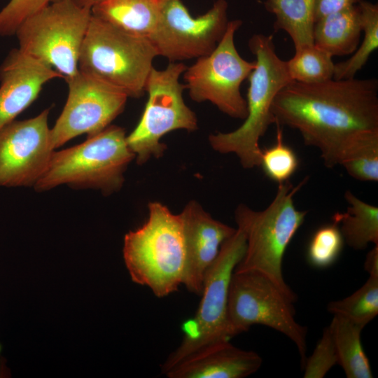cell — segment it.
<instances>
[{"instance_id":"obj_1","label":"cell","mask_w":378,"mask_h":378,"mask_svg":"<svg viewBox=\"0 0 378 378\" xmlns=\"http://www.w3.org/2000/svg\"><path fill=\"white\" fill-rule=\"evenodd\" d=\"M271 109L275 124L297 130L306 146L319 150L328 168L378 144L376 78L293 80L278 92Z\"/></svg>"},{"instance_id":"obj_2","label":"cell","mask_w":378,"mask_h":378,"mask_svg":"<svg viewBox=\"0 0 378 378\" xmlns=\"http://www.w3.org/2000/svg\"><path fill=\"white\" fill-rule=\"evenodd\" d=\"M307 180L298 186L290 180L278 185L275 197L262 211L240 204L234 212L237 227L246 237V250L234 272H255L275 284L293 302L297 295L286 283L282 263L286 248L303 224L307 211L297 209L294 196Z\"/></svg>"},{"instance_id":"obj_3","label":"cell","mask_w":378,"mask_h":378,"mask_svg":"<svg viewBox=\"0 0 378 378\" xmlns=\"http://www.w3.org/2000/svg\"><path fill=\"white\" fill-rule=\"evenodd\" d=\"M123 258L133 282L157 298L177 291L183 284L186 247L179 214L158 202L148 204V218L124 238Z\"/></svg>"},{"instance_id":"obj_4","label":"cell","mask_w":378,"mask_h":378,"mask_svg":"<svg viewBox=\"0 0 378 378\" xmlns=\"http://www.w3.org/2000/svg\"><path fill=\"white\" fill-rule=\"evenodd\" d=\"M248 45L256 59L255 67L248 77L247 115L238 128L211 134L209 141L216 151L234 153L244 168L251 169L260 166V138L275 124L272 102L278 92L293 80L286 61L276 54L272 35L254 34Z\"/></svg>"},{"instance_id":"obj_5","label":"cell","mask_w":378,"mask_h":378,"mask_svg":"<svg viewBox=\"0 0 378 378\" xmlns=\"http://www.w3.org/2000/svg\"><path fill=\"white\" fill-rule=\"evenodd\" d=\"M123 128L109 125L84 142L52 153L48 167L34 186L37 191L66 184L112 193L122 187L123 174L135 158Z\"/></svg>"},{"instance_id":"obj_6","label":"cell","mask_w":378,"mask_h":378,"mask_svg":"<svg viewBox=\"0 0 378 378\" xmlns=\"http://www.w3.org/2000/svg\"><path fill=\"white\" fill-rule=\"evenodd\" d=\"M158 56L146 38L127 32L92 15L78 61L80 71L138 98L145 92Z\"/></svg>"},{"instance_id":"obj_7","label":"cell","mask_w":378,"mask_h":378,"mask_svg":"<svg viewBox=\"0 0 378 378\" xmlns=\"http://www.w3.org/2000/svg\"><path fill=\"white\" fill-rule=\"evenodd\" d=\"M246 245L245 235L238 227L222 244L205 274L197 312L183 323V340L162 364V374L200 349L234 337L228 321V293L232 274L244 256Z\"/></svg>"},{"instance_id":"obj_8","label":"cell","mask_w":378,"mask_h":378,"mask_svg":"<svg viewBox=\"0 0 378 378\" xmlns=\"http://www.w3.org/2000/svg\"><path fill=\"white\" fill-rule=\"evenodd\" d=\"M91 9L74 0H57L24 20L16 35L24 53L59 73L64 78L79 71L81 46Z\"/></svg>"},{"instance_id":"obj_9","label":"cell","mask_w":378,"mask_h":378,"mask_svg":"<svg viewBox=\"0 0 378 378\" xmlns=\"http://www.w3.org/2000/svg\"><path fill=\"white\" fill-rule=\"evenodd\" d=\"M186 68L181 62H170L161 70L152 68L145 86L148 96L145 108L136 127L126 136L138 164L163 155L167 146L160 139L167 133L197 130L196 115L184 102L186 86L179 80Z\"/></svg>"},{"instance_id":"obj_10","label":"cell","mask_w":378,"mask_h":378,"mask_svg":"<svg viewBox=\"0 0 378 378\" xmlns=\"http://www.w3.org/2000/svg\"><path fill=\"white\" fill-rule=\"evenodd\" d=\"M293 302L267 277L255 272H234L231 278L227 314L234 336L253 325L271 328L296 346L301 367L307 359V329L295 319Z\"/></svg>"},{"instance_id":"obj_11","label":"cell","mask_w":378,"mask_h":378,"mask_svg":"<svg viewBox=\"0 0 378 378\" xmlns=\"http://www.w3.org/2000/svg\"><path fill=\"white\" fill-rule=\"evenodd\" d=\"M241 20L229 21L222 38L209 55L196 59L183 73L186 89L197 102H210L226 115L244 120L246 100L241 85L255 67V62L244 59L234 44V34Z\"/></svg>"},{"instance_id":"obj_12","label":"cell","mask_w":378,"mask_h":378,"mask_svg":"<svg viewBox=\"0 0 378 378\" xmlns=\"http://www.w3.org/2000/svg\"><path fill=\"white\" fill-rule=\"evenodd\" d=\"M226 0L192 17L181 0H172L149 36L158 56L170 62L197 59L210 54L222 38L230 20Z\"/></svg>"},{"instance_id":"obj_13","label":"cell","mask_w":378,"mask_h":378,"mask_svg":"<svg viewBox=\"0 0 378 378\" xmlns=\"http://www.w3.org/2000/svg\"><path fill=\"white\" fill-rule=\"evenodd\" d=\"M64 79L68 85L66 102L50 129L54 149L80 134L90 136L104 130L123 111L129 97L118 88L80 71Z\"/></svg>"},{"instance_id":"obj_14","label":"cell","mask_w":378,"mask_h":378,"mask_svg":"<svg viewBox=\"0 0 378 378\" xmlns=\"http://www.w3.org/2000/svg\"><path fill=\"white\" fill-rule=\"evenodd\" d=\"M48 115L46 108L0 128V186H34L43 175L55 150Z\"/></svg>"},{"instance_id":"obj_15","label":"cell","mask_w":378,"mask_h":378,"mask_svg":"<svg viewBox=\"0 0 378 378\" xmlns=\"http://www.w3.org/2000/svg\"><path fill=\"white\" fill-rule=\"evenodd\" d=\"M179 215L186 247L182 284L188 291L200 295L207 270L236 228L214 219L195 200L190 201Z\"/></svg>"},{"instance_id":"obj_16","label":"cell","mask_w":378,"mask_h":378,"mask_svg":"<svg viewBox=\"0 0 378 378\" xmlns=\"http://www.w3.org/2000/svg\"><path fill=\"white\" fill-rule=\"evenodd\" d=\"M63 78L52 68L13 49L0 66V128L15 120L50 80Z\"/></svg>"},{"instance_id":"obj_17","label":"cell","mask_w":378,"mask_h":378,"mask_svg":"<svg viewBox=\"0 0 378 378\" xmlns=\"http://www.w3.org/2000/svg\"><path fill=\"white\" fill-rule=\"evenodd\" d=\"M262 363L256 352L225 340L200 349L164 374L168 378H244L257 372Z\"/></svg>"},{"instance_id":"obj_18","label":"cell","mask_w":378,"mask_h":378,"mask_svg":"<svg viewBox=\"0 0 378 378\" xmlns=\"http://www.w3.org/2000/svg\"><path fill=\"white\" fill-rule=\"evenodd\" d=\"M172 0H101L92 15L133 34L149 38Z\"/></svg>"},{"instance_id":"obj_19","label":"cell","mask_w":378,"mask_h":378,"mask_svg":"<svg viewBox=\"0 0 378 378\" xmlns=\"http://www.w3.org/2000/svg\"><path fill=\"white\" fill-rule=\"evenodd\" d=\"M362 21L358 4L314 23V45L332 57L353 53L360 43Z\"/></svg>"},{"instance_id":"obj_20","label":"cell","mask_w":378,"mask_h":378,"mask_svg":"<svg viewBox=\"0 0 378 378\" xmlns=\"http://www.w3.org/2000/svg\"><path fill=\"white\" fill-rule=\"evenodd\" d=\"M348 204L344 212L332 217L345 241L355 250H363L370 244L378 245V207L357 197L350 190L344 193Z\"/></svg>"},{"instance_id":"obj_21","label":"cell","mask_w":378,"mask_h":378,"mask_svg":"<svg viewBox=\"0 0 378 378\" xmlns=\"http://www.w3.org/2000/svg\"><path fill=\"white\" fill-rule=\"evenodd\" d=\"M333 340L337 364L347 378H371L368 358L361 344L363 327L339 315H333L328 326Z\"/></svg>"},{"instance_id":"obj_22","label":"cell","mask_w":378,"mask_h":378,"mask_svg":"<svg viewBox=\"0 0 378 378\" xmlns=\"http://www.w3.org/2000/svg\"><path fill=\"white\" fill-rule=\"evenodd\" d=\"M314 0H265V9L275 16L274 29L292 39L295 50L314 45Z\"/></svg>"},{"instance_id":"obj_23","label":"cell","mask_w":378,"mask_h":378,"mask_svg":"<svg viewBox=\"0 0 378 378\" xmlns=\"http://www.w3.org/2000/svg\"><path fill=\"white\" fill-rule=\"evenodd\" d=\"M358 6L364 38L349 59L335 64L333 79L335 80L354 78L378 48V6L363 0L360 1Z\"/></svg>"},{"instance_id":"obj_24","label":"cell","mask_w":378,"mask_h":378,"mask_svg":"<svg viewBox=\"0 0 378 378\" xmlns=\"http://www.w3.org/2000/svg\"><path fill=\"white\" fill-rule=\"evenodd\" d=\"M327 309L364 328L378 314V275H369L358 290L346 298L329 302Z\"/></svg>"},{"instance_id":"obj_25","label":"cell","mask_w":378,"mask_h":378,"mask_svg":"<svg viewBox=\"0 0 378 378\" xmlns=\"http://www.w3.org/2000/svg\"><path fill=\"white\" fill-rule=\"evenodd\" d=\"M332 57L314 45L295 50L286 61L291 79L305 84H314L332 79L335 64Z\"/></svg>"},{"instance_id":"obj_26","label":"cell","mask_w":378,"mask_h":378,"mask_svg":"<svg viewBox=\"0 0 378 378\" xmlns=\"http://www.w3.org/2000/svg\"><path fill=\"white\" fill-rule=\"evenodd\" d=\"M276 125V143L262 149L260 166L270 179L280 183L288 181L294 174L299 166V160L293 149L284 144L280 125Z\"/></svg>"},{"instance_id":"obj_27","label":"cell","mask_w":378,"mask_h":378,"mask_svg":"<svg viewBox=\"0 0 378 378\" xmlns=\"http://www.w3.org/2000/svg\"><path fill=\"white\" fill-rule=\"evenodd\" d=\"M343 244V237L336 223L319 227L313 234L308 246L309 262L316 267H329L340 255Z\"/></svg>"},{"instance_id":"obj_28","label":"cell","mask_w":378,"mask_h":378,"mask_svg":"<svg viewBox=\"0 0 378 378\" xmlns=\"http://www.w3.org/2000/svg\"><path fill=\"white\" fill-rule=\"evenodd\" d=\"M336 364V351L330 328L327 326L313 353L307 358L302 368L304 370V377L322 378Z\"/></svg>"},{"instance_id":"obj_29","label":"cell","mask_w":378,"mask_h":378,"mask_svg":"<svg viewBox=\"0 0 378 378\" xmlns=\"http://www.w3.org/2000/svg\"><path fill=\"white\" fill-rule=\"evenodd\" d=\"M57 0H10L0 10V36L15 34L27 17Z\"/></svg>"},{"instance_id":"obj_30","label":"cell","mask_w":378,"mask_h":378,"mask_svg":"<svg viewBox=\"0 0 378 378\" xmlns=\"http://www.w3.org/2000/svg\"><path fill=\"white\" fill-rule=\"evenodd\" d=\"M340 165L354 178L362 181H377L378 144L361 150Z\"/></svg>"},{"instance_id":"obj_31","label":"cell","mask_w":378,"mask_h":378,"mask_svg":"<svg viewBox=\"0 0 378 378\" xmlns=\"http://www.w3.org/2000/svg\"><path fill=\"white\" fill-rule=\"evenodd\" d=\"M360 0H314L313 19L314 23L330 15L338 13L358 4Z\"/></svg>"},{"instance_id":"obj_32","label":"cell","mask_w":378,"mask_h":378,"mask_svg":"<svg viewBox=\"0 0 378 378\" xmlns=\"http://www.w3.org/2000/svg\"><path fill=\"white\" fill-rule=\"evenodd\" d=\"M364 270L369 275H378V245H374L367 254Z\"/></svg>"},{"instance_id":"obj_33","label":"cell","mask_w":378,"mask_h":378,"mask_svg":"<svg viewBox=\"0 0 378 378\" xmlns=\"http://www.w3.org/2000/svg\"><path fill=\"white\" fill-rule=\"evenodd\" d=\"M78 4L83 7H86L92 8L94 5H96L101 0H74Z\"/></svg>"}]
</instances>
